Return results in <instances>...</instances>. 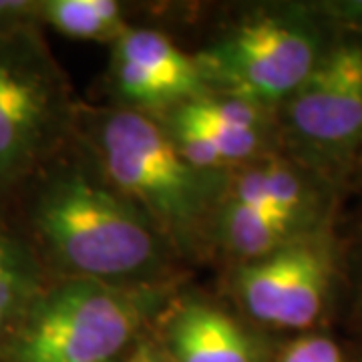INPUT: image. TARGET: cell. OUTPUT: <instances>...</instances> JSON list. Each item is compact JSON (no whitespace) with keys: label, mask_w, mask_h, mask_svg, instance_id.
<instances>
[{"label":"cell","mask_w":362,"mask_h":362,"mask_svg":"<svg viewBox=\"0 0 362 362\" xmlns=\"http://www.w3.org/2000/svg\"><path fill=\"white\" fill-rule=\"evenodd\" d=\"M35 226L52 258L75 278L117 284L153 278L165 246L139 207L87 177L66 171L49 181L35 207Z\"/></svg>","instance_id":"1"},{"label":"cell","mask_w":362,"mask_h":362,"mask_svg":"<svg viewBox=\"0 0 362 362\" xmlns=\"http://www.w3.org/2000/svg\"><path fill=\"white\" fill-rule=\"evenodd\" d=\"M159 298L151 288L71 278L45 290L11 332V362H109Z\"/></svg>","instance_id":"2"},{"label":"cell","mask_w":362,"mask_h":362,"mask_svg":"<svg viewBox=\"0 0 362 362\" xmlns=\"http://www.w3.org/2000/svg\"><path fill=\"white\" fill-rule=\"evenodd\" d=\"M99 151L109 180L137 202L157 230L185 242L207 202V185L156 121L135 111L109 113L99 125Z\"/></svg>","instance_id":"3"},{"label":"cell","mask_w":362,"mask_h":362,"mask_svg":"<svg viewBox=\"0 0 362 362\" xmlns=\"http://www.w3.org/2000/svg\"><path fill=\"white\" fill-rule=\"evenodd\" d=\"M63 95L26 30H0V187L25 177L61 127Z\"/></svg>","instance_id":"4"},{"label":"cell","mask_w":362,"mask_h":362,"mask_svg":"<svg viewBox=\"0 0 362 362\" xmlns=\"http://www.w3.org/2000/svg\"><path fill=\"white\" fill-rule=\"evenodd\" d=\"M322 54L310 30L276 18L240 26L197 65L204 78H214L230 97L250 103L288 99L310 77Z\"/></svg>","instance_id":"5"},{"label":"cell","mask_w":362,"mask_h":362,"mask_svg":"<svg viewBox=\"0 0 362 362\" xmlns=\"http://www.w3.org/2000/svg\"><path fill=\"white\" fill-rule=\"evenodd\" d=\"M288 123L316 153L338 157L352 151L362 135V45L344 42L324 54L288 97Z\"/></svg>","instance_id":"6"},{"label":"cell","mask_w":362,"mask_h":362,"mask_svg":"<svg viewBox=\"0 0 362 362\" xmlns=\"http://www.w3.org/2000/svg\"><path fill=\"white\" fill-rule=\"evenodd\" d=\"M330 284V258L314 242L292 240L238 274L246 310L264 324L308 328L324 308Z\"/></svg>","instance_id":"7"},{"label":"cell","mask_w":362,"mask_h":362,"mask_svg":"<svg viewBox=\"0 0 362 362\" xmlns=\"http://www.w3.org/2000/svg\"><path fill=\"white\" fill-rule=\"evenodd\" d=\"M168 334L175 362H254L252 342L240 324L209 304L181 306Z\"/></svg>","instance_id":"8"},{"label":"cell","mask_w":362,"mask_h":362,"mask_svg":"<svg viewBox=\"0 0 362 362\" xmlns=\"http://www.w3.org/2000/svg\"><path fill=\"white\" fill-rule=\"evenodd\" d=\"M115 57H123L143 66L156 78H159L177 101H192L202 97L204 77L197 61L180 51L168 37L156 30L127 28L115 40Z\"/></svg>","instance_id":"9"},{"label":"cell","mask_w":362,"mask_h":362,"mask_svg":"<svg viewBox=\"0 0 362 362\" xmlns=\"http://www.w3.org/2000/svg\"><path fill=\"white\" fill-rule=\"evenodd\" d=\"M232 199L300 223L310 206V195L294 169L278 161H264L242 171L233 181Z\"/></svg>","instance_id":"10"},{"label":"cell","mask_w":362,"mask_h":362,"mask_svg":"<svg viewBox=\"0 0 362 362\" xmlns=\"http://www.w3.org/2000/svg\"><path fill=\"white\" fill-rule=\"evenodd\" d=\"M296 223L270 216L258 207L232 199L221 211V240L240 258L250 262L266 258L292 242Z\"/></svg>","instance_id":"11"},{"label":"cell","mask_w":362,"mask_h":362,"mask_svg":"<svg viewBox=\"0 0 362 362\" xmlns=\"http://www.w3.org/2000/svg\"><path fill=\"white\" fill-rule=\"evenodd\" d=\"M42 294L30 250L0 226V337L11 334Z\"/></svg>","instance_id":"12"},{"label":"cell","mask_w":362,"mask_h":362,"mask_svg":"<svg viewBox=\"0 0 362 362\" xmlns=\"http://www.w3.org/2000/svg\"><path fill=\"white\" fill-rule=\"evenodd\" d=\"M40 14L59 33L83 40L119 39L127 28L113 0H51L40 4Z\"/></svg>","instance_id":"13"},{"label":"cell","mask_w":362,"mask_h":362,"mask_svg":"<svg viewBox=\"0 0 362 362\" xmlns=\"http://www.w3.org/2000/svg\"><path fill=\"white\" fill-rule=\"evenodd\" d=\"M183 115L220 125V127H230V129H246L259 131L262 125V111L256 103H250L246 99L238 97H197L187 103L181 105L180 109Z\"/></svg>","instance_id":"14"},{"label":"cell","mask_w":362,"mask_h":362,"mask_svg":"<svg viewBox=\"0 0 362 362\" xmlns=\"http://www.w3.org/2000/svg\"><path fill=\"white\" fill-rule=\"evenodd\" d=\"M113 77H115L117 89L131 103L161 107L177 101V97L159 78L123 57L113 59Z\"/></svg>","instance_id":"15"},{"label":"cell","mask_w":362,"mask_h":362,"mask_svg":"<svg viewBox=\"0 0 362 362\" xmlns=\"http://www.w3.org/2000/svg\"><path fill=\"white\" fill-rule=\"evenodd\" d=\"M278 362H344V358L330 338L304 337L294 340Z\"/></svg>","instance_id":"16"},{"label":"cell","mask_w":362,"mask_h":362,"mask_svg":"<svg viewBox=\"0 0 362 362\" xmlns=\"http://www.w3.org/2000/svg\"><path fill=\"white\" fill-rule=\"evenodd\" d=\"M131 362H163V358L151 349H141L135 356H133V361Z\"/></svg>","instance_id":"17"}]
</instances>
